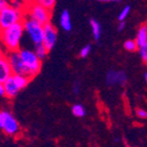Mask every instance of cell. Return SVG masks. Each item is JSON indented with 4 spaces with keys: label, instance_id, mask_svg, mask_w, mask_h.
<instances>
[{
    "label": "cell",
    "instance_id": "1",
    "mask_svg": "<svg viewBox=\"0 0 147 147\" xmlns=\"http://www.w3.org/2000/svg\"><path fill=\"white\" fill-rule=\"evenodd\" d=\"M24 24L18 23L5 30H1V41L6 53L19 52L20 43L24 34Z\"/></svg>",
    "mask_w": 147,
    "mask_h": 147
},
{
    "label": "cell",
    "instance_id": "2",
    "mask_svg": "<svg viewBox=\"0 0 147 147\" xmlns=\"http://www.w3.org/2000/svg\"><path fill=\"white\" fill-rule=\"evenodd\" d=\"M26 17L30 18L32 20L36 21L42 26L51 23V17H52V11L47 10L39 3L35 2H27L26 6Z\"/></svg>",
    "mask_w": 147,
    "mask_h": 147
},
{
    "label": "cell",
    "instance_id": "3",
    "mask_svg": "<svg viewBox=\"0 0 147 147\" xmlns=\"http://www.w3.org/2000/svg\"><path fill=\"white\" fill-rule=\"evenodd\" d=\"M23 24H24L25 32L30 37V39L33 42L34 47L35 45H39V44H43L44 28L41 24H39L38 22L32 20L28 17H25Z\"/></svg>",
    "mask_w": 147,
    "mask_h": 147
},
{
    "label": "cell",
    "instance_id": "4",
    "mask_svg": "<svg viewBox=\"0 0 147 147\" xmlns=\"http://www.w3.org/2000/svg\"><path fill=\"white\" fill-rule=\"evenodd\" d=\"M24 19L25 17L23 16V12L21 10L13 8L10 5L9 7L0 10V27H1V30H5L13 26V25L18 24V23L23 22Z\"/></svg>",
    "mask_w": 147,
    "mask_h": 147
},
{
    "label": "cell",
    "instance_id": "5",
    "mask_svg": "<svg viewBox=\"0 0 147 147\" xmlns=\"http://www.w3.org/2000/svg\"><path fill=\"white\" fill-rule=\"evenodd\" d=\"M22 58V61L26 68L28 69V71L32 75V77H34L35 75L40 72L41 69V60L36 56L34 51L28 49H23L19 51Z\"/></svg>",
    "mask_w": 147,
    "mask_h": 147
},
{
    "label": "cell",
    "instance_id": "6",
    "mask_svg": "<svg viewBox=\"0 0 147 147\" xmlns=\"http://www.w3.org/2000/svg\"><path fill=\"white\" fill-rule=\"evenodd\" d=\"M0 127L8 136H16L20 132V125L9 111L2 110L0 112Z\"/></svg>",
    "mask_w": 147,
    "mask_h": 147
},
{
    "label": "cell",
    "instance_id": "7",
    "mask_svg": "<svg viewBox=\"0 0 147 147\" xmlns=\"http://www.w3.org/2000/svg\"><path fill=\"white\" fill-rule=\"evenodd\" d=\"M6 58H7L8 62H9L10 66L12 69V74L13 75H24L29 77L30 79L33 78L30 72L28 71V69L24 65L21 58L20 52H12V53H6Z\"/></svg>",
    "mask_w": 147,
    "mask_h": 147
},
{
    "label": "cell",
    "instance_id": "8",
    "mask_svg": "<svg viewBox=\"0 0 147 147\" xmlns=\"http://www.w3.org/2000/svg\"><path fill=\"white\" fill-rule=\"evenodd\" d=\"M44 34H43V45L47 49V52H51L55 47L58 39V31L55 28L52 23L44 25Z\"/></svg>",
    "mask_w": 147,
    "mask_h": 147
},
{
    "label": "cell",
    "instance_id": "9",
    "mask_svg": "<svg viewBox=\"0 0 147 147\" xmlns=\"http://www.w3.org/2000/svg\"><path fill=\"white\" fill-rule=\"evenodd\" d=\"M127 82V75L123 70H109L106 74V84L109 86H125Z\"/></svg>",
    "mask_w": 147,
    "mask_h": 147
},
{
    "label": "cell",
    "instance_id": "10",
    "mask_svg": "<svg viewBox=\"0 0 147 147\" xmlns=\"http://www.w3.org/2000/svg\"><path fill=\"white\" fill-rule=\"evenodd\" d=\"M12 75L13 74H12L11 66H10L6 56L2 54L0 58V84H4Z\"/></svg>",
    "mask_w": 147,
    "mask_h": 147
},
{
    "label": "cell",
    "instance_id": "11",
    "mask_svg": "<svg viewBox=\"0 0 147 147\" xmlns=\"http://www.w3.org/2000/svg\"><path fill=\"white\" fill-rule=\"evenodd\" d=\"M3 84V86H4L5 96H6V98H8V99H13L16 96L19 94V92L21 91L20 88H18L15 79H13V75H12L11 77H9L4 84Z\"/></svg>",
    "mask_w": 147,
    "mask_h": 147
},
{
    "label": "cell",
    "instance_id": "12",
    "mask_svg": "<svg viewBox=\"0 0 147 147\" xmlns=\"http://www.w3.org/2000/svg\"><path fill=\"white\" fill-rule=\"evenodd\" d=\"M60 25L64 29V31H71L72 30V23H71V17H70V12L68 9H64L61 12L60 16Z\"/></svg>",
    "mask_w": 147,
    "mask_h": 147
},
{
    "label": "cell",
    "instance_id": "13",
    "mask_svg": "<svg viewBox=\"0 0 147 147\" xmlns=\"http://www.w3.org/2000/svg\"><path fill=\"white\" fill-rule=\"evenodd\" d=\"M138 47H141L147 43V24L142 25L141 27L138 29L137 36L135 39Z\"/></svg>",
    "mask_w": 147,
    "mask_h": 147
},
{
    "label": "cell",
    "instance_id": "14",
    "mask_svg": "<svg viewBox=\"0 0 147 147\" xmlns=\"http://www.w3.org/2000/svg\"><path fill=\"white\" fill-rule=\"evenodd\" d=\"M90 24H91V28H92V33H93L94 39L96 41H99L101 37V33H102V29H101V25L95 19H91L90 20Z\"/></svg>",
    "mask_w": 147,
    "mask_h": 147
},
{
    "label": "cell",
    "instance_id": "15",
    "mask_svg": "<svg viewBox=\"0 0 147 147\" xmlns=\"http://www.w3.org/2000/svg\"><path fill=\"white\" fill-rule=\"evenodd\" d=\"M71 112L74 116H76V117H84V116L86 114V108L84 107L82 104H79V103L74 104V105L72 106Z\"/></svg>",
    "mask_w": 147,
    "mask_h": 147
},
{
    "label": "cell",
    "instance_id": "16",
    "mask_svg": "<svg viewBox=\"0 0 147 147\" xmlns=\"http://www.w3.org/2000/svg\"><path fill=\"white\" fill-rule=\"evenodd\" d=\"M13 79H15L16 84H17L18 88L20 90H23V88H26L28 86V84H29V81L31 80L29 77L24 75H13Z\"/></svg>",
    "mask_w": 147,
    "mask_h": 147
},
{
    "label": "cell",
    "instance_id": "17",
    "mask_svg": "<svg viewBox=\"0 0 147 147\" xmlns=\"http://www.w3.org/2000/svg\"><path fill=\"white\" fill-rule=\"evenodd\" d=\"M34 52L36 54V56L39 58L40 60L44 59L47 56V49L44 47L43 44H39V45H35L34 47Z\"/></svg>",
    "mask_w": 147,
    "mask_h": 147
},
{
    "label": "cell",
    "instance_id": "18",
    "mask_svg": "<svg viewBox=\"0 0 147 147\" xmlns=\"http://www.w3.org/2000/svg\"><path fill=\"white\" fill-rule=\"evenodd\" d=\"M123 47H125V49L127 51V52H136V51L139 49V47H138L135 40H131V39L127 40V41L123 43Z\"/></svg>",
    "mask_w": 147,
    "mask_h": 147
},
{
    "label": "cell",
    "instance_id": "19",
    "mask_svg": "<svg viewBox=\"0 0 147 147\" xmlns=\"http://www.w3.org/2000/svg\"><path fill=\"white\" fill-rule=\"evenodd\" d=\"M37 2L39 3L41 6H43L44 8L49 10V11H52L54 9L55 5H56V1L55 0H38Z\"/></svg>",
    "mask_w": 147,
    "mask_h": 147
},
{
    "label": "cell",
    "instance_id": "20",
    "mask_svg": "<svg viewBox=\"0 0 147 147\" xmlns=\"http://www.w3.org/2000/svg\"><path fill=\"white\" fill-rule=\"evenodd\" d=\"M130 11H131V6L130 5H125V7L121 9V11L119 12V15H118V21L119 22H125V20L127 19V17L130 15Z\"/></svg>",
    "mask_w": 147,
    "mask_h": 147
},
{
    "label": "cell",
    "instance_id": "21",
    "mask_svg": "<svg viewBox=\"0 0 147 147\" xmlns=\"http://www.w3.org/2000/svg\"><path fill=\"white\" fill-rule=\"evenodd\" d=\"M9 3L13 8H16V9H18V10H21V11H22L23 9H26V6H27V5H26L27 3L20 1V0H12V1H9Z\"/></svg>",
    "mask_w": 147,
    "mask_h": 147
},
{
    "label": "cell",
    "instance_id": "22",
    "mask_svg": "<svg viewBox=\"0 0 147 147\" xmlns=\"http://www.w3.org/2000/svg\"><path fill=\"white\" fill-rule=\"evenodd\" d=\"M91 52H92V45L91 44H86V45H84V47L80 49L79 57H80V58H86V57H88V55L91 54Z\"/></svg>",
    "mask_w": 147,
    "mask_h": 147
},
{
    "label": "cell",
    "instance_id": "23",
    "mask_svg": "<svg viewBox=\"0 0 147 147\" xmlns=\"http://www.w3.org/2000/svg\"><path fill=\"white\" fill-rule=\"evenodd\" d=\"M138 52H139V56L141 57L143 62H145L147 64V43L145 45H143V47H139Z\"/></svg>",
    "mask_w": 147,
    "mask_h": 147
},
{
    "label": "cell",
    "instance_id": "24",
    "mask_svg": "<svg viewBox=\"0 0 147 147\" xmlns=\"http://www.w3.org/2000/svg\"><path fill=\"white\" fill-rule=\"evenodd\" d=\"M136 115L139 118H142V119H146L147 118V111L142 109V108H137L136 109Z\"/></svg>",
    "mask_w": 147,
    "mask_h": 147
},
{
    "label": "cell",
    "instance_id": "25",
    "mask_svg": "<svg viewBox=\"0 0 147 147\" xmlns=\"http://www.w3.org/2000/svg\"><path fill=\"white\" fill-rule=\"evenodd\" d=\"M10 6L9 1H6V0H1L0 1V10H3L5 8H7Z\"/></svg>",
    "mask_w": 147,
    "mask_h": 147
},
{
    "label": "cell",
    "instance_id": "26",
    "mask_svg": "<svg viewBox=\"0 0 147 147\" xmlns=\"http://www.w3.org/2000/svg\"><path fill=\"white\" fill-rule=\"evenodd\" d=\"M72 92H73L74 95H78L79 92H80V84H79V82H77V81H76L75 84H73V88H72Z\"/></svg>",
    "mask_w": 147,
    "mask_h": 147
},
{
    "label": "cell",
    "instance_id": "27",
    "mask_svg": "<svg viewBox=\"0 0 147 147\" xmlns=\"http://www.w3.org/2000/svg\"><path fill=\"white\" fill-rule=\"evenodd\" d=\"M125 28V22H119V24H118L117 26V31H123Z\"/></svg>",
    "mask_w": 147,
    "mask_h": 147
},
{
    "label": "cell",
    "instance_id": "28",
    "mask_svg": "<svg viewBox=\"0 0 147 147\" xmlns=\"http://www.w3.org/2000/svg\"><path fill=\"white\" fill-rule=\"evenodd\" d=\"M0 96H1V97H4L5 96L4 86H3V84H0Z\"/></svg>",
    "mask_w": 147,
    "mask_h": 147
},
{
    "label": "cell",
    "instance_id": "29",
    "mask_svg": "<svg viewBox=\"0 0 147 147\" xmlns=\"http://www.w3.org/2000/svg\"><path fill=\"white\" fill-rule=\"evenodd\" d=\"M144 79H145V81H146V84H147V72H145V73H144Z\"/></svg>",
    "mask_w": 147,
    "mask_h": 147
}]
</instances>
